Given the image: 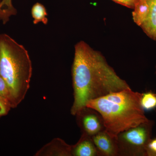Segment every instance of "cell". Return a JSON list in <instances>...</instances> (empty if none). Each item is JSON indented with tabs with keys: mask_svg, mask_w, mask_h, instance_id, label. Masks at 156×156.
<instances>
[{
	"mask_svg": "<svg viewBox=\"0 0 156 156\" xmlns=\"http://www.w3.org/2000/svg\"><path fill=\"white\" fill-rule=\"evenodd\" d=\"M72 75L74 101L71 113L73 115L85 108L89 101L130 88L102 53L84 41L75 46Z\"/></svg>",
	"mask_w": 156,
	"mask_h": 156,
	"instance_id": "cell-1",
	"label": "cell"
},
{
	"mask_svg": "<svg viewBox=\"0 0 156 156\" xmlns=\"http://www.w3.org/2000/svg\"><path fill=\"white\" fill-rule=\"evenodd\" d=\"M142 95L128 88L89 101L86 107L98 112L103 118L105 131L117 137L121 132L150 120L141 106Z\"/></svg>",
	"mask_w": 156,
	"mask_h": 156,
	"instance_id": "cell-2",
	"label": "cell"
},
{
	"mask_svg": "<svg viewBox=\"0 0 156 156\" xmlns=\"http://www.w3.org/2000/svg\"><path fill=\"white\" fill-rule=\"evenodd\" d=\"M32 75L27 50L7 34H0V76L6 82L12 108L25 98Z\"/></svg>",
	"mask_w": 156,
	"mask_h": 156,
	"instance_id": "cell-3",
	"label": "cell"
},
{
	"mask_svg": "<svg viewBox=\"0 0 156 156\" xmlns=\"http://www.w3.org/2000/svg\"><path fill=\"white\" fill-rule=\"evenodd\" d=\"M154 124L150 120L118 134V156H147V148L152 138Z\"/></svg>",
	"mask_w": 156,
	"mask_h": 156,
	"instance_id": "cell-4",
	"label": "cell"
},
{
	"mask_svg": "<svg viewBox=\"0 0 156 156\" xmlns=\"http://www.w3.org/2000/svg\"><path fill=\"white\" fill-rule=\"evenodd\" d=\"M83 133L92 136L105 130L103 118L93 109L86 107L76 115Z\"/></svg>",
	"mask_w": 156,
	"mask_h": 156,
	"instance_id": "cell-5",
	"label": "cell"
},
{
	"mask_svg": "<svg viewBox=\"0 0 156 156\" xmlns=\"http://www.w3.org/2000/svg\"><path fill=\"white\" fill-rule=\"evenodd\" d=\"M92 138L100 156H118L117 137L112 136L104 130Z\"/></svg>",
	"mask_w": 156,
	"mask_h": 156,
	"instance_id": "cell-6",
	"label": "cell"
},
{
	"mask_svg": "<svg viewBox=\"0 0 156 156\" xmlns=\"http://www.w3.org/2000/svg\"><path fill=\"white\" fill-rule=\"evenodd\" d=\"M72 145L60 138H55L37 152L35 156H71Z\"/></svg>",
	"mask_w": 156,
	"mask_h": 156,
	"instance_id": "cell-7",
	"label": "cell"
},
{
	"mask_svg": "<svg viewBox=\"0 0 156 156\" xmlns=\"http://www.w3.org/2000/svg\"><path fill=\"white\" fill-rule=\"evenodd\" d=\"M72 155L73 156H100L92 140V136L83 133L75 145H72Z\"/></svg>",
	"mask_w": 156,
	"mask_h": 156,
	"instance_id": "cell-8",
	"label": "cell"
},
{
	"mask_svg": "<svg viewBox=\"0 0 156 156\" xmlns=\"http://www.w3.org/2000/svg\"><path fill=\"white\" fill-rule=\"evenodd\" d=\"M148 6L145 20L140 26L147 36L156 41V0H147Z\"/></svg>",
	"mask_w": 156,
	"mask_h": 156,
	"instance_id": "cell-9",
	"label": "cell"
},
{
	"mask_svg": "<svg viewBox=\"0 0 156 156\" xmlns=\"http://www.w3.org/2000/svg\"><path fill=\"white\" fill-rule=\"evenodd\" d=\"M31 14L34 24H38L41 22L45 25L48 24V13L46 8L42 4L38 2L35 4L32 8Z\"/></svg>",
	"mask_w": 156,
	"mask_h": 156,
	"instance_id": "cell-10",
	"label": "cell"
},
{
	"mask_svg": "<svg viewBox=\"0 0 156 156\" xmlns=\"http://www.w3.org/2000/svg\"><path fill=\"white\" fill-rule=\"evenodd\" d=\"M140 103L144 111L154 109L156 108V94L151 91L142 93Z\"/></svg>",
	"mask_w": 156,
	"mask_h": 156,
	"instance_id": "cell-11",
	"label": "cell"
},
{
	"mask_svg": "<svg viewBox=\"0 0 156 156\" xmlns=\"http://www.w3.org/2000/svg\"><path fill=\"white\" fill-rule=\"evenodd\" d=\"M17 14V11H11L0 8V22H2L4 24H6L9 22L12 16Z\"/></svg>",
	"mask_w": 156,
	"mask_h": 156,
	"instance_id": "cell-12",
	"label": "cell"
},
{
	"mask_svg": "<svg viewBox=\"0 0 156 156\" xmlns=\"http://www.w3.org/2000/svg\"><path fill=\"white\" fill-rule=\"evenodd\" d=\"M0 97L7 99V100L9 101L10 103V94L9 88L6 82L1 76H0Z\"/></svg>",
	"mask_w": 156,
	"mask_h": 156,
	"instance_id": "cell-13",
	"label": "cell"
},
{
	"mask_svg": "<svg viewBox=\"0 0 156 156\" xmlns=\"http://www.w3.org/2000/svg\"><path fill=\"white\" fill-rule=\"evenodd\" d=\"M11 108L9 101L0 97V118L8 114Z\"/></svg>",
	"mask_w": 156,
	"mask_h": 156,
	"instance_id": "cell-14",
	"label": "cell"
},
{
	"mask_svg": "<svg viewBox=\"0 0 156 156\" xmlns=\"http://www.w3.org/2000/svg\"><path fill=\"white\" fill-rule=\"evenodd\" d=\"M147 151V156H156V138L151 140L148 144Z\"/></svg>",
	"mask_w": 156,
	"mask_h": 156,
	"instance_id": "cell-15",
	"label": "cell"
},
{
	"mask_svg": "<svg viewBox=\"0 0 156 156\" xmlns=\"http://www.w3.org/2000/svg\"><path fill=\"white\" fill-rule=\"evenodd\" d=\"M117 4L133 9L138 0H112Z\"/></svg>",
	"mask_w": 156,
	"mask_h": 156,
	"instance_id": "cell-16",
	"label": "cell"
},
{
	"mask_svg": "<svg viewBox=\"0 0 156 156\" xmlns=\"http://www.w3.org/2000/svg\"><path fill=\"white\" fill-rule=\"evenodd\" d=\"M0 8L12 11L16 10L12 4V0H3L0 4Z\"/></svg>",
	"mask_w": 156,
	"mask_h": 156,
	"instance_id": "cell-17",
	"label": "cell"
},
{
	"mask_svg": "<svg viewBox=\"0 0 156 156\" xmlns=\"http://www.w3.org/2000/svg\"><path fill=\"white\" fill-rule=\"evenodd\" d=\"M3 0H0V4L3 2Z\"/></svg>",
	"mask_w": 156,
	"mask_h": 156,
	"instance_id": "cell-18",
	"label": "cell"
},
{
	"mask_svg": "<svg viewBox=\"0 0 156 156\" xmlns=\"http://www.w3.org/2000/svg\"></svg>",
	"mask_w": 156,
	"mask_h": 156,
	"instance_id": "cell-19",
	"label": "cell"
}]
</instances>
